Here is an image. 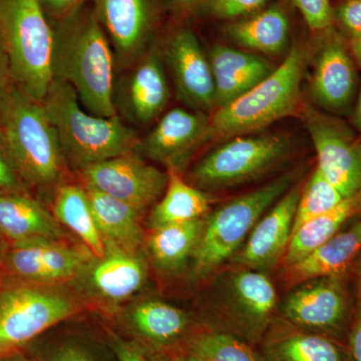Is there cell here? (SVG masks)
<instances>
[{
	"instance_id": "6da1fadb",
	"label": "cell",
	"mask_w": 361,
	"mask_h": 361,
	"mask_svg": "<svg viewBox=\"0 0 361 361\" xmlns=\"http://www.w3.org/2000/svg\"><path fill=\"white\" fill-rule=\"evenodd\" d=\"M54 33V78L71 85L90 113L116 116L113 51L94 6L59 21Z\"/></svg>"
},
{
	"instance_id": "7a4b0ae2",
	"label": "cell",
	"mask_w": 361,
	"mask_h": 361,
	"mask_svg": "<svg viewBox=\"0 0 361 361\" xmlns=\"http://www.w3.org/2000/svg\"><path fill=\"white\" fill-rule=\"evenodd\" d=\"M42 104L56 129L65 159L80 170L133 153L139 145L135 130L118 116L104 118L82 111L73 87L58 78L52 80Z\"/></svg>"
},
{
	"instance_id": "3957f363",
	"label": "cell",
	"mask_w": 361,
	"mask_h": 361,
	"mask_svg": "<svg viewBox=\"0 0 361 361\" xmlns=\"http://www.w3.org/2000/svg\"><path fill=\"white\" fill-rule=\"evenodd\" d=\"M0 44L14 85L42 104L54 80V28L39 0H0Z\"/></svg>"
},
{
	"instance_id": "277c9868",
	"label": "cell",
	"mask_w": 361,
	"mask_h": 361,
	"mask_svg": "<svg viewBox=\"0 0 361 361\" xmlns=\"http://www.w3.org/2000/svg\"><path fill=\"white\" fill-rule=\"evenodd\" d=\"M0 130L20 179L39 188L59 182L65 156L42 104L13 85L0 114Z\"/></svg>"
},
{
	"instance_id": "5b68a950",
	"label": "cell",
	"mask_w": 361,
	"mask_h": 361,
	"mask_svg": "<svg viewBox=\"0 0 361 361\" xmlns=\"http://www.w3.org/2000/svg\"><path fill=\"white\" fill-rule=\"evenodd\" d=\"M305 54L292 47L283 63L232 103L221 106L211 118L214 137L244 135L291 116L300 102Z\"/></svg>"
},
{
	"instance_id": "8992f818",
	"label": "cell",
	"mask_w": 361,
	"mask_h": 361,
	"mask_svg": "<svg viewBox=\"0 0 361 361\" xmlns=\"http://www.w3.org/2000/svg\"><path fill=\"white\" fill-rule=\"evenodd\" d=\"M291 176L285 175L255 191L226 204L206 221L195 250L194 268L206 275L230 257L275 201L287 191Z\"/></svg>"
},
{
	"instance_id": "52a82bcc",
	"label": "cell",
	"mask_w": 361,
	"mask_h": 361,
	"mask_svg": "<svg viewBox=\"0 0 361 361\" xmlns=\"http://www.w3.org/2000/svg\"><path fill=\"white\" fill-rule=\"evenodd\" d=\"M78 310L70 296L44 285H16L0 292V358L20 353Z\"/></svg>"
},
{
	"instance_id": "ba28073f",
	"label": "cell",
	"mask_w": 361,
	"mask_h": 361,
	"mask_svg": "<svg viewBox=\"0 0 361 361\" xmlns=\"http://www.w3.org/2000/svg\"><path fill=\"white\" fill-rule=\"evenodd\" d=\"M289 142L279 135L236 137L206 156L192 178L203 188L236 186L258 177L281 161Z\"/></svg>"
},
{
	"instance_id": "9c48e42d",
	"label": "cell",
	"mask_w": 361,
	"mask_h": 361,
	"mask_svg": "<svg viewBox=\"0 0 361 361\" xmlns=\"http://www.w3.org/2000/svg\"><path fill=\"white\" fill-rule=\"evenodd\" d=\"M82 174L85 188L125 202L141 213L158 200L169 179L168 174L133 153L92 164Z\"/></svg>"
},
{
	"instance_id": "30bf717a",
	"label": "cell",
	"mask_w": 361,
	"mask_h": 361,
	"mask_svg": "<svg viewBox=\"0 0 361 361\" xmlns=\"http://www.w3.org/2000/svg\"><path fill=\"white\" fill-rule=\"evenodd\" d=\"M304 123L317 154V169L344 198L361 191V140L341 123L304 111Z\"/></svg>"
},
{
	"instance_id": "8fae6325",
	"label": "cell",
	"mask_w": 361,
	"mask_h": 361,
	"mask_svg": "<svg viewBox=\"0 0 361 361\" xmlns=\"http://www.w3.org/2000/svg\"><path fill=\"white\" fill-rule=\"evenodd\" d=\"M94 256L54 239L16 242L7 256L9 268L30 283L49 285L78 276Z\"/></svg>"
},
{
	"instance_id": "7c38bea8",
	"label": "cell",
	"mask_w": 361,
	"mask_h": 361,
	"mask_svg": "<svg viewBox=\"0 0 361 361\" xmlns=\"http://www.w3.org/2000/svg\"><path fill=\"white\" fill-rule=\"evenodd\" d=\"M211 137V118L201 111L177 108L168 111L137 147L149 158L179 171L195 149Z\"/></svg>"
},
{
	"instance_id": "4fadbf2b",
	"label": "cell",
	"mask_w": 361,
	"mask_h": 361,
	"mask_svg": "<svg viewBox=\"0 0 361 361\" xmlns=\"http://www.w3.org/2000/svg\"><path fill=\"white\" fill-rule=\"evenodd\" d=\"M169 59L180 99L197 110L215 106V84L210 61L193 32L182 30L171 39Z\"/></svg>"
},
{
	"instance_id": "5bb4252c",
	"label": "cell",
	"mask_w": 361,
	"mask_h": 361,
	"mask_svg": "<svg viewBox=\"0 0 361 361\" xmlns=\"http://www.w3.org/2000/svg\"><path fill=\"white\" fill-rule=\"evenodd\" d=\"M300 194L299 188H294L258 221L243 250L237 256L240 264L254 269H268L283 258L290 241Z\"/></svg>"
},
{
	"instance_id": "9a60e30c",
	"label": "cell",
	"mask_w": 361,
	"mask_h": 361,
	"mask_svg": "<svg viewBox=\"0 0 361 361\" xmlns=\"http://www.w3.org/2000/svg\"><path fill=\"white\" fill-rule=\"evenodd\" d=\"M284 314L299 326L331 330L343 322L346 298L338 277L316 278L292 292Z\"/></svg>"
},
{
	"instance_id": "2e32d148",
	"label": "cell",
	"mask_w": 361,
	"mask_h": 361,
	"mask_svg": "<svg viewBox=\"0 0 361 361\" xmlns=\"http://www.w3.org/2000/svg\"><path fill=\"white\" fill-rule=\"evenodd\" d=\"M94 9L118 56L140 54L153 25L152 0H94Z\"/></svg>"
},
{
	"instance_id": "e0dca14e",
	"label": "cell",
	"mask_w": 361,
	"mask_h": 361,
	"mask_svg": "<svg viewBox=\"0 0 361 361\" xmlns=\"http://www.w3.org/2000/svg\"><path fill=\"white\" fill-rule=\"evenodd\" d=\"M209 61L217 109L245 94L275 70L264 58L224 45L214 47Z\"/></svg>"
},
{
	"instance_id": "ac0fdd59",
	"label": "cell",
	"mask_w": 361,
	"mask_h": 361,
	"mask_svg": "<svg viewBox=\"0 0 361 361\" xmlns=\"http://www.w3.org/2000/svg\"><path fill=\"white\" fill-rule=\"evenodd\" d=\"M355 87V66L348 51L341 40H326L316 59L313 99L329 110H341L350 103Z\"/></svg>"
},
{
	"instance_id": "d6986e66",
	"label": "cell",
	"mask_w": 361,
	"mask_h": 361,
	"mask_svg": "<svg viewBox=\"0 0 361 361\" xmlns=\"http://www.w3.org/2000/svg\"><path fill=\"white\" fill-rule=\"evenodd\" d=\"M127 324L130 338L164 353L184 338L190 319L184 311L170 304L146 300L129 311Z\"/></svg>"
},
{
	"instance_id": "ffe728a7",
	"label": "cell",
	"mask_w": 361,
	"mask_h": 361,
	"mask_svg": "<svg viewBox=\"0 0 361 361\" xmlns=\"http://www.w3.org/2000/svg\"><path fill=\"white\" fill-rule=\"evenodd\" d=\"M90 281L99 295L110 301H122L142 288L147 278L144 261L130 252L106 242V254L90 269Z\"/></svg>"
},
{
	"instance_id": "44dd1931",
	"label": "cell",
	"mask_w": 361,
	"mask_h": 361,
	"mask_svg": "<svg viewBox=\"0 0 361 361\" xmlns=\"http://www.w3.org/2000/svg\"><path fill=\"white\" fill-rule=\"evenodd\" d=\"M361 252V220L286 268V281L299 284L316 278L338 277Z\"/></svg>"
},
{
	"instance_id": "7402d4cb",
	"label": "cell",
	"mask_w": 361,
	"mask_h": 361,
	"mask_svg": "<svg viewBox=\"0 0 361 361\" xmlns=\"http://www.w3.org/2000/svg\"><path fill=\"white\" fill-rule=\"evenodd\" d=\"M56 217L39 202L20 193H0V232L13 243L63 237Z\"/></svg>"
},
{
	"instance_id": "603a6c76",
	"label": "cell",
	"mask_w": 361,
	"mask_h": 361,
	"mask_svg": "<svg viewBox=\"0 0 361 361\" xmlns=\"http://www.w3.org/2000/svg\"><path fill=\"white\" fill-rule=\"evenodd\" d=\"M228 296L233 312L254 330L264 326L277 300L269 278L253 271L235 272L228 282Z\"/></svg>"
},
{
	"instance_id": "cb8c5ba5",
	"label": "cell",
	"mask_w": 361,
	"mask_h": 361,
	"mask_svg": "<svg viewBox=\"0 0 361 361\" xmlns=\"http://www.w3.org/2000/svg\"><path fill=\"white\" fill-rule=\"evenodd\" d=\"M97 228L104 242L135 252L142 244V230L140 218L142 213L125 202L97 190L85 188Z\"/></svg>"
},
{
	"instance_id": "d4e9b609",
	"label": "cell",
	"mask_w": 361,
	"mask_h": 361,
	"mask_svg": "<svg viewBox=\"0 0 361 361\" xmlns=\"http://www.w3.org/2000/svg\"><path fill=\"white\" fill-rule=\"evenodd\" d=\"M361 210V191L355 196L344 199L329 212L317 216L292 233L283 264L288 267L310 255L311 252L336 236L341 226Z\"/></svg>"
},
{
	"instance_id": "484cf974",
	"label": "cell",
	"mask_w": 361,
	"mask_h": 361,
	"mask_svg": "<svg viewBox=\"0 0 361 361\" xmlns=\"http://www.w3.org/2000/svg\"><path fill=\"white\" fill-rule=\"evenodd\" d=\"M54 217L84 242L97 259L106 254V242L97 228L87 190L77 185H63L54 202Z\"/></svg>"
},
{
	"instance_id": "4316f807",
	"label": "cell",
	"mask_w": 361,
	"mask_h": 361,
	"mask_svg": "<svg viewBox=\"0 0 361 361\" xmlns=\"http://www.w3.org/2000/svg\"><path fill=\"white\" fill-rule=\"evenodd\" d=\"M288 32L286 13L277 6L270 7L226 28L228 37L237 44L268 54L283 51L288 40Z\"/></svg>"
},
{
	"instance_id": "83f0119b",
	"label": "cell",
	"mask_w": 361,
	"mask_h": 361,
	"mask_svg": "<svg viewBox=\"0 0 361 361\" xmlns=\"http://www.w3.org/2000/svg\"><path fill=\"white\" fill-rule=\"evenodd\" d=\"M205 225L206 220L200 218L154 229L148 248L157 267L168 273L180 269L193 256Z\"/></svg>"
},
{
	"instance_id": "f1b7e54d",
	"label": "cell",
	"mask_w": 361,
	"mask_h": 361,
	"mask_svg": "<svg viewBox=\"0 0 361 361\" xmlns=\"http://www.w3.org/2000/svg\"><path fill=\"white\" fill-rule=\"evenodd\" d=\"M170 97L167 78L160 59L151 54L133 73L128 90L130 114L148 123L165 109Z\"/></svg>"
},
{
	"instance_id": "f546056e",
	"label": "cell",
	"mask_w": 361,
	"mask_h": 361,
	"mask_svg": "<svg viewBox=\"0 0 361 361\" xmlns=\"http://www.w3.org/2000/svg\"><path fill=\"white\" fill-rule=\"evenodd\" d=\"M165 195L149 218L152 229L200 219L210 208V199L200 190L187 184L179 171L169 169Z\"/></svg>"
},
{
	"instance_id": "4dcf8cb0",
	"label": "cell",
	"mask_w": 361,
	"mask_h": 361,
	"mask_svg": "<svg viewBox=\"0 0 361 361\" xmlns=\"http://www.w3.org/2000/svg\"><path fill=\"white\" fill-rule=\"evenodd\" d=\"M344 199L346 198L342 196L341 192L322 175L318 169H316L306 184L303 193L300 194L293 226H292V233L296 231L307 221L329 212L338 206Z\"/></svg>"
},
{
	"instance_id": "1f68e13d",
	"label": "cell",
	"mask_w": 361,
	"mask_h": 361,
	"mask_svg": "<svg viewBox=\"0 0 361 361\" xmlns=\"http://www.w3.org/2000/svg\"><path fill=\"white\" fill-rule=\"evenodd\" d=\"M270 355L278 361H341L338 349L323 337L294 334L278 341Z\"/></svg>"
},
{
	"instance_id": "d6a6232c",
	"label": "cell",
	"mask_w": 361,
	"mask_h": 361,
	"mask_svg": "<svg viewBox=\"0 0 361 361\" xmlns=\"http://www.w3.org/2000/svg\"><path fill=\"white\" fill-rule=\"evenodd\" d=\"M188 353L205 361H261L243 342L224 334H204L194 337Z\"/></svg>"
},
{
	"instance_id": "836d02e7",
	"label": "cell",
	"mask_w": 361,
	"mask_h": 361,
	"mask_svg": "<svg viewBox=\"0 0 361 361\" xmlns=\"http://www.w3.org/2000/svg\"><path fill=\"white\" fill-rule=\"evenodd\" d=\"M108 343L116 361H170L163 351L115 332H109Z\"/></svg>"
},
{
	"instance_id": "e575fe53",
	"label": "cell",
	"mask_w": 361,
	"mask_h": 361,
	"mask_svg": "<svg viewBox=\"0 0 361 361\" xmlns=\"http://www.w3.org/2000/svg\"><path fill=\"white\" fill-rule=\"evenodd\" d=\"M312 32L329 30L334 21L329 0H290Z\"/></svg>"
},
{
	"instance_id": "d590c367",
	"label": "cell",
	"mask_w": 361,
	"mask_h": 361,
	"mask_svg": "<svg viewBox=\"0 0 361 361\" xmlns=\"http://www.w3.org/2000/svg\"><path fill=\"white\" fill-rule=\"evenodd\" d=\"M37 361H99L85 344L77 341H59L45 350Z\"/></svg>"
},
{
	"instance_id": "8d00e7d4",
	"label": "cell",
	"mask_w": 361,
	"mask_h": 361,
	"mask_svg": "<svg viewBox=\"0 0 361 361\" xmlns=\"http://www.w3.org/2000/svg\"><path fill=\"white\" fill-rule=\"evenodd\" d=\"M267 2L268 0H210L209 8L215 18L234 20L260 11Z\"/></svg>"
},
{
	"instance_id": "74e56055",
	"label": "cell",
	"mask_w": 361,
	"mask_h": 361,
	"mask_svg": "<svg viewBox=\"0 0 361 361\" xmlns=\"http://www.w3.org/2000/svg\"><path fill=\"white\" fill-rule=\"evenodd\" d=\"M23 191L20 175L16 172L4 135L0 130V193H20Z\"/></svg>"
},
{
	"instance_id": "f35d334b",
	"label": "cell",
	"mask_w": 361,
	"mask_h": 361,
	"mask_svg": "<svg viewBox=\"0 0 361 361\" xmlns=\"http://www.w3.org/2000/svg\"><path fill=\"white\" fill-rule=\"evenodd\" d=\"M336 18L351 39H361V0H345L336 11Z\"/></svg>"
},
{
	"instance_id": "ab89813d",
	"label": "cell",
	"mask_w": 361,
	"mask_h": 361,
	"mask_svg": "<svg viewBox=\"0 0 361 361\" xmlns=\"http://www.w3.org/2000/svg\"><path fill=\"white\" fill-rule=\"evenodd\" d=\"M87 1L90 0H39L47 20L51 18L56 23L77 13Z\"/></svg>"
},
{
	"instance_id": "60d3db41",
	"label": "cell",
	"mask_w": 361,
	"mask_h": 361,
	"mask_svg": "<svg viewBox=\"0 0 361 361\" xmlns=\"http://www.w3.org/2000/svg\"><path fill=\"white\" fill-rule=\"evenodd\" d=\"M350 349L353 361H361V317L351 334Z\"/></svg>"
},
{
	"instance_id": "b9f144b4",
	"label": "cell",
	"mask_w": 361,
	"mask_h": 361,
	"mask_svg": "<svg viewBox=\"0 0 361 361\" xmlns=\"http://www.w3.org/2000/svg\"><path fill=\"white\" fill-rule=\"evenodd\" d=\"M11 87H13L8 85L6 73L4 71V66L0 63V114L4 111V106H6Z\"/></svg>"
},
{
	"instance_id": "7bdbcfd3",
	"label": "cell",
	"mask_w": 361,
	"mask_h": 361,
	"mask_svg": "<svg viewBox=\"0 0 361 361\" xmlns=\"http://www.w3.org/2000/svg\"><path fill=\"white\" fill-rule=\"evenodd\" d=\"M175 6L180 11H187L200 4L204 0H173Z\"/></svg>"
},
{
	"instance_id": "ee69618b",
	"label": "cell",
	"mask_w": 361,
	"mask_h": 361,
	"mask_svg": "<svg viewBox=\"0 0 361 361\" xmlns=\"http://www.w3.org/2000/svg\"><path fill=\"white\" fill-rule=\"evenodd\" d=\"M353 123H355L356 129L360 130L361 134V87L360 96H358L357 104H356L355 116H353Z\"/></svg>"
},
{
	"instance_id": "f6af8a7d",
	"label": "cell",
	"mask_w": 361,
	"mask_h": 361,
	"mask_svg": "<svg viewBox=\"0 0 361 361\" xmlns=\"http://www.w3.org/2000/svg\"><path fill=\"white\" fill-rule=\"evenodd\" d=\"M0 361H37L30 360V357L23 355V351L20 353H14V355L4 356V357L0 358Z\"/></svg>"
},
{
	"instance_id": "bcb514c9",
	"label": "cell",
	"mask_w": 361,
	"mask_h": 361,
	"mask_svg": "<svg viewBox=\"0 0 361 361\" xmlns=\"http://www.w3.org/2000/svg\"><path fill=\"white\" fill-rule=\"evenodd\" d=\"M351 49L361 66V39L351 40Z\"/></svg>"
},
{
	"instance_id": "7dc6e473",
	"label": "cell",
	"mask_w": 361,
	"mask_h": 361,
	"mask_svg": "<svg viewBox=\"0 0 361 361\" xmlns=\"http://www.w3.org/2000/svg\"><path fill=\"white\" fill-rule=\"evenodd\" d=\"M358 316L361 317V261L358 269Z\"/></svg>"
},
{
	"instance_id": "c3c4849f",
	"label": "cell",
	"mask_w": 361,
	"mask_h": 361,
	"mask_svg": "<svg viewBox=\"0 0 361 361\" xmlns=\"http://www.w3.org/2000/svg\"><path fill=\"white\" fill-rule=\"evenodd\" d=\"M176 361H205L202 360L199 356L192 355V353H187L184 356H180V358H178Z\"/></svg>"
},
{
	"instance_id": "681fc988",
	"label": "cell",
	"mask_w": 361,
	"mask_h": 361,
	"mask_svg": "<svg viewBox=\"0 0 361 361\" xmlns=\"http://www.w3.org/2000/svg\"><path fill=\"white\" fill-rule=\"evenodd\" d=\"M4 256L2 253L1 248H0V279H1L2 267H4Z\"/></svg>"
}]
</instances>
